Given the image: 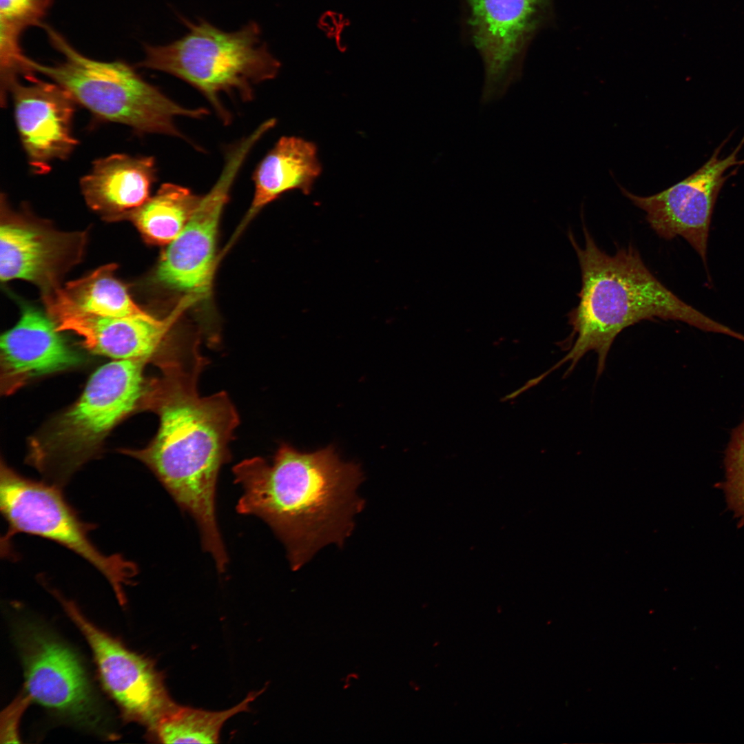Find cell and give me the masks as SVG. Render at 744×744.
Here are the masks:
<instances>
[{
	"instance_id": "22",
	"label": "cell",
	"mask_w": 744,
	"mask_h": 744,
	"mask_svg": "<svg viewBox=\"0 0 744 744\" xmlns=\"http://www.w3.org/2000/svg\"><path fill=\"white\" fill-rule=\"evenodd\" d=\"M52 0H0V36L20 39L29 26L39 25Z\"/></svg>"
},
{
	"instance_id": "15",
	"label": "cell",
	"mask_w": 744,
	"mask_h": 744,
	"mask_svg": "<svg viewBox=\"0 0 744 744\" xmlns=\"http://www.w3.org/2000/svg\"><path fill=\"white\" fill-rule=\"evenodd\" d=\"M27 84L14 82L9 88L14 117L32 171L48 172L54 160H64L77 140L72 134L76 101L56 83L41 81L33 74L25 76Z\"/></svg>"
},
{
	"instance_id": "18",
	"label": "cell",
	"mask_w": 744,
	"mask_h": 744,
	"mask_svg": "<svg viewBox=\"0 0 744 744\" xmlns=\"http://www.w3.org/2000/svg\"><path fill=\"white\" fill-rule=\"evenodd\" d=\"M321 170L313 143L299 137H280L253 172L254 196L242 225L287 192L299 189L309 194Z\"/></svg>"
},
{
	"instance_id": "19",
	"label": "cell",
	"mask_w": 744,
	"mask_h": 744,
	"mask_svg": "<svg viewBox=\"0 0 744 744\" xmlns=\"http://www.w3.org/2000/svg\"><path fill=\"white\" fill-rule=\"evenodd\" d=\"M116 265L101 266L89 275L68 282L49 294L77 311L109 317L142 314L146 311L132 299L127 286L115 276Z\"/></svg>"
},
{
	"instance_id": "23",
	"label": "cell",
	"mask_w": 744,
	"mask_h": 744,
	"mask_svg": "<svg viewBox=\"0 0 744 744\" xmlns=\"http://www.w3.org/2000/svg\"><path fill=\"white\" fill-rule=\"evenodd\" d=\"M725 464L728 502L735 513L744 519V420L733 431Z\"/></svg>"
},
{
	"instance_id": "7",
	"label": "cell",
	"mask_w": 744,
	"mask_h": 744,
	"mask_svg": "<svg viewBox=\"0 0 744 744\" xmlns=\"http://www.w3.org/2000/svg\"><path fill=\"white\" fill-rule=\"evenodd\" d=\"M0 508L8 525L6 540L17 533L53 541L83 557L109 581L121 605L124 587L137 575L136 565L118 554L106 555L89 537L92 524L84 523L61 487L20 475L3 462L0 471Z\"/></svg>"
},
{
	"instance_id": "5",
	"label": "cell",
	"mask_w": 744,
	"mask_h": 744,
	"mask_svg": "<svg viewBox=\"0 0 744 744\" xmlns=\"http://www.w3.org/2000/svg\"><path fill=\"white\" fill-rule=\"evenodd\" d=\"M147 358L115 360L96 369L78 400L29 443L27 462L61 487L96 455L110 431L138 409Z\"/></svg>"
},
{
	"instance_id": "14",
	"label": "cell",
	"mask_w": 744,
	"mask_h": 744,
	"mask_svg": "<svg viewBox=\"0 0 744 744\" xmlns=\"http://www.w3.org/2000/svg\"><path fill=\"white\" fill-rule=\"evenodd\" d=\"M43 298L57 330L79 335L89 351L115 360L150 361L184 311L198 300L188 294L167 316L157 318L147 312L123 317L87 314L67 307L50 295Z\"/></svg>"
},
{
	"instance_id": "9",
	"label": "cell",
	"mask_w": 744,
	"mask_h": 744,
	"mask_svg": "<svg viewBox=\"0 0 744 744\" xmlns=\"http://www.w3.org/2000/svg\"><path fill=\"white\" fill-rule=\"evenodd\" d=\"M262 137L256 129L227 149L221 173L180 234L162 253L154 280L199 298L211 287L219 223L234 180L248 154Z\"/></svg>"
},
{
	"instance_id": "4",
	"label": "cell",
	"mask_w": 744,
	"mask_h": 744,
	"mask_svg": "<svg viewBox=\"0 0 744 744\" xmlns=\"http://www.w3.org/2000/svg\"><path fill=\"white\" fill-rule=\"evenodd\" d=\"M182 20L186 33L165 45H145V58L138 65L169 74L196 89L227 125L232 115L222 102L221 95H237L244 102L252 101L255 87L274 79L280 63L262 40L256 22L228 32L205 19Z\"/></svg>"
},
{
	"instance_id": "1",
	"label": "cell",
	"mask_w": 744,
	"mask_h": 744,
	"mask_svg": "<svg viewBox=\"0 0 744 744\" xmlns=\"http://www.w3.org/2000/svg\"><path fill=\"white\" fill-rule=\"evenodd\" d=\"M159 375L147 380L141 409L158 417V431L141 449L123 453L144 464L181 509L196 521L202 543L222 539L216 516L218 473L229 462V443L239 424L226 392L201 396L199 377L207 364L197 340L176 341L171 333L151 362Z\"/></svg>"
},
{
	"instance_id": "16",
	"label": "cell",
	"mask_w": 744,
	"mask_h": 744,
	"mask_svg": "<svg viewBox=\"0 0 744 744\" xmlns=\"http://www.w3.org/2000/svg\"><path fill=\"white\" fill-rule=\"evenodd\" d=\"M81 362L51 318L25 306L17 324L1 337V391L10 395L36 378Z\"/></svg>"
},
{
	"instance_id": "11",
	"label": "cell",
	"mask_w": 744,
	"mask_h": 744,
	"mask_svg": "<svg viewBox=\"0 0 744 744\" xmlns=\"http://www.w3.org/2000/svg\"><path fill=\"white\" fill-rule=\"evenodd\" d=\"M723 144L694 173L658 194L641 196L621 187L622 193L645 211L648 223L659 237L666 240L683 238L706 267L712 213L718 195L729 176L726 172L733 166L744 165V159L737 157L744 145V136L728 156L719 158Z\"/></svg>"
},
{
	"instance_id": "8",
	"label": "cell",
	"mask_w": 744,
	"mask_h": 744,
	"mask_svg": "<svg viewBox=\"0 0 744 744\" xmlns=\"http://www.w3.org/2000/svg\"><path fill=\"white\" fill-rule=\"evenodd\" d=\"M464 43L479 55L481 103L502 98L523 75L534 39L554 22V0H459Z\"/></svg>"
},
{
	"instance_id": "6",
	"label": "cell",
	"mask_w": 744,
	"mask_h": 744,
	"mask_svg": "<svg viewBox=\"0 0 744 744\" xmlns=\"http://www.w3.org/2000/svg\"><path fill=\"white\" fill-rule=\"evenodd\" d=\"M44 28L64 60L46 65L28 58L30 68L66 89L76 102L94 115L126 125L138 133L186 139L176 124V118L200 119L209 114L205 107L189 108L177 103L125 63L87 58L52 28Z\"/></svg>"
},
{
	"instance_id": "17",
	"label": "cell",
	"mask_w": 744,
	"mask_h": 744,
	"mask_svg": "<svg viewBox=\"0 0 744 744\" xmlns=\"http://www.w3.org/2000/svg\"><path fill=\"white\" fill-rule=\"evenodd\" d=\"M156 176L153 156L115 154L96 160L80 185L92 210L106 220H118L149 199Z\"/></svg>"
},
{
	"instance_id": "3",
	"label": "cell",
	"mask_w": 744,
	"mask_h": 744,
	"mask_svg": "<svg viewBox=\"0 0 744 744\" xmlns=\"http://www.w3.org/2000/svg\"><path fill=\"white\" fill-rule=\"evenodd\" d=\"M585 245L571 231L568 238L581 272L579 303L568 313L570 349L549 372L568 362V376L589 351L597 355V375L605 369L609 351L626 328L642 320H677L704 331L727 335L744 342V335L687 304L648 269L632 245L613 255L602 251L583 224Z\"/></svg>"
},
{
	"instance_id": "21",
	"label": "cell",
	"mask_w": 744,
	"mask_h": 744,
	"mask_svg": "<svg viewBox=\"0 0 744 744\" xmlns=\"http://www.w3.org/2000/svg\"><path fill=\"white\" fill-rule=\"evenodd\" d=\"M264 690L249 693L233 707L212 712L178 705L174 701L149 727L150 738L161 743H217L229 719L249 710Z\"/></svg>"
},
{
	"instance_id": "13",
	"label": "cell",
	"mask_w": 744,
	"mask_h": 744,
	"mask_svg": "<svg viewBox=\"0 0 744 744\" xmlns=\"http://www.w3.org/2000/svg\"><path fill=\"white\" fill-rule=\"evenodd\" d=\"M85 231H61L32 216L10 209L1 199L0 278L20 279L50 291L82 259Z\"/></svg>"
},
{
	"instance_id": "2",
	"label": "cell",
	"mask_w": 744,
	"mask_h": 744,
	"mask_svg": "<svg viewBox=\"0 0 744 744\" xmlns=\"http://www.w3.org/2000/svg\"><path fill=\"white\" fill-rule=\"evenodd\" d=\"M233 473L243 490L237 511L270 526L285 545L293 570L322 547L342 545L364 506L357 495L360 468L342 461L331 446L304 453L282 444L271 464L252 457L236 464Z\"/></svg>"
},
{
	"instance_id": "10",
	"label": "cell",
	"mask_w": 744,
	"mask_h": 744,
	"mask_svg": "<svg viewBox=\"0 0 744 744\" xmlns=\"http://www.w3.org/2000/svg\"><path fill=\"white\" fill-rule=\"evenodd\" d=\"M52 592L87 641L101 684L123 716L149 727L173 702L154 662L96 627L74 602Z\"/></svg>"
},
{
	"instance_id": "20",
	"label": "cell",
	"mask_w": 744,
	"mask_h": 744,
	"mask_svg": "<svg viewBox=\"0 0 744 744\" xmlns=\"http://www.w3.org/2000/svg\"><path fill=\"white\" fill-rule=\"evenodd\" d=\"M202 199L189 188L167 183L125 219L149 244L167 245L182 231Z\"/></svg>"
},
{
	"instance_id": "12",
	"label": "cell",
	"mask_w": 744,
	"mask_h": 744,
	"mask_svg": "<svg viewBox=\"0 0 744 744\" xmlns=\"http://www.w3.org/2000/svg\"><path fill=\"white\" fill-rule=\"evenodd\" d=\"M15 640L30 700L74 720H92L96 703L87 674L76 654L49 630L23 622Z\"/></svg>"
}]
</instances>
